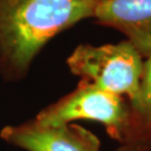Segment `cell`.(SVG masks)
<instances>
[{
	"label": "cell",
	"instance_id": "6da1fadb",
	"mask_svg": "<svg viewBox=\"0 0 151 151\" xmlns=\"http://www.w3.org/2000/svg\"><path fill=\"white\" fill-rule=\"evenodd\" d=\"M96 0H0V70L10 78L26 75L52 38L93 18Z\"/></svg>",
	"mask_w": 151,
	"mask_h": 151
},
{
	"label": "cell",
	"instance_id": "7a4b0ae2",
	"mask_svg": "<svg viewBox=\"0 0 151 151\" xmlns=\"http://www.w3.org/2000/svg\"><path fill=\"white\" fill-rule=\"evenodd\" d=\"M82 120L101 123L109 135L120 145L146 141L132 104L127 97L84 81L80 82L73 92L42 110L35 121L47 125H60Z\"/></svg>",
	"mask_w": 151,
	"mask_h": 151
},
{
	"label": "cell",
	"instance_id": "3957f363",
	"mask_svg": "<svg viewBox=\"0 0 151 151\" xmlns=\"http://www.w3.org/2000/svg\"><path fill=\"white\" fill-rule=\"evenodd\" d=\"M145 57L129 40L104 45H78L67 66L81 81L127 97L133 105L140 94Z\"/></svg>",
	"mask_w": 151,
	"mask_h": 151
},
{
	"label": "cell",
	"instance_id": "277c9868",
	"mask_svg": "<svg viewBox=\"0 0 151 151\" xmlns=\"http://www.w3.org/2000/svg\"><path fill=\"white\" fill-rule=\"evenodd\" d=\"M0 138L25 151H101L96 135L75 123L47 125L32 120L7 125L1 130Z\"/></svg>",
	"mask_w": 151,
	"mask_h": 151
},
{
	"label": "cell",
	"instance_id": "5b68a950",
	"mask_svg": "<svg viewBox=\"0 0 151 151\" xmlns=\"http://www.w3.org/2000/svg\"><path fill=\"white\" fill-rule=\"evenodd\" d=\"M93 18L122 32L145 58L151 54V0H100Z\"/></svg>",
	"mask_w": 151,
	"mask_h": 151
},
{
	"label": "cell",
	"instance_id": "8992f818",
	"mask_svg": "<svg viewBox=\"0 0 151 151\" xmlns=\"http://www.w3.org/2000/svg\"><path fill=\"white\" fill-rule=\"evenodd\" d=\"M143 140L151 142V54L145 58L140 94L132 105Z\"/></svg>",
	"mask_w": 151,
	"mask_h": 151
},
{
	"label": "cell",
	"instance_id": "52a82bcc",
	"mask_svg": "<svg viewBox=\"0 0 151 151\" xmlns=\"http://www.w3.org/2000/svg\"><path fill=\"white\" fill-rule=\"evenodd\" d=\"M114 151H151L150 141H135L130 143H124Z\"/></svg>",
	"mask_w": 151,
	"mask_h": 151
},
{
	"label": "cell",
	"instance_id": "ba28073f",
	"mask_svg": "<svg viewBox=\"0 0 151 151\" xmlns=\"http://www.w3.org/2000/svg\"><path fill=\"white\" fill-rule=\"evenodd\" d=\"M96 1H100V0H96Z\"/></svg>",
	"mask_w": 151,
	"mask_h": 151
}]
</instances>
